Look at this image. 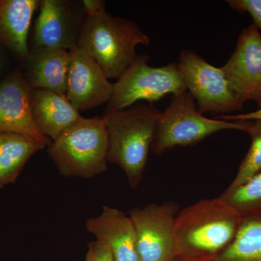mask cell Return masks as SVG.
<instances>
[{
	"instance_id": "cell-13",
	"label": "cell",
	"mask_w": 261,
	"mask_h": 261,
	"mask_svg": "<svg viewBox=\"0 0 261 261\" xmlns=\"http://www.w3.org/2000/svg\"><path fill=\"white\" fill-rule=\"evenodd\" d=\"M86 228L107 245L115 261H141L135 226L123 211L104 205L100 214L86 221Z\"/></svg>"
},
{
	"instance_id": "cell-22",
	"label": "cell",
	"mask_w": 261,
	"mask_h": 261,
	"mask_svg": "<svg viewBox=\"0 0 261 261\" xmlns=\"http://www.w3.org/2000/svg\"><path fill=\"white\" fill-rule=\"evenodd\" d=\"M85 261H115L110 249L106 244L95 240L88 244Z\"/></svg>"
},
{
	"instance_id": "cell-6",
	"label": "cell",
	"mask_w": 261,
	"mask_h": 261,
	"mask_svg": "<svg viewBox=\"0 0 261 261\" xmlns=\"http://www.w3.org/2000/svg\"><path fill=\"white\" fill-rule=\"evenodd\" d=\"M148 60L146 55L137 56L113 84L112 96L103 115L126 109L138 101L152 104L168 94L173 95L187 90L177 63L152 67L147 64Z\"/></svg>"
},
{
	"instance_id": "cell-12",
	"label": "cell",
	"mask_w": 261,
	"mask_h": 261,
	"mask_svg": "<svg viewBox=\"0 0 261 261\" xmlns=\"http://www.w3.org/2000/svg\"><path fill=\"white\" fill-rule=\"evenodd\" d=\"M70 63L65 96L78 111L93 109L109 102L113 84L82 47L70 50Z\"/></svg>"
},
{
	"instance_id": "cell-19",
	"label": "cell",
	"mask_w": 261,
	"mask_h": 261,
	"mask_svg": "<svg viewBox=\"0 0 261 261\" xmlns=\"http://www.w3.org/2000/svg\"><path fill=\"white\" fill-rule=\"evenodd\" d=\"M219 197L242 217L261 215V171L241 186L226 189Z\"/></svg>"
},
{
	"instance_id": "cell-15",
	"label": "cell",
	"mask_w": 261,
	"mask_h": 261,
	"mask_svg": "<svg viewBox=\"0 0 261 261\" xmlns=\"http://www.w3.org/2000/svg\"><path fill=\"white\" fill-rule=\"evenodd\" d=\"M38 0H0V44L22 64L28 58V35Z\"/></svg>"
},
{
	"instance_id": "cell-17",
	"label": "cell",
	"mask_w": 261,
	"mask_h": 261,
	"mask_svg": "<svg viewBox=\"0 0 261 261\" xmlns=\"http://www.w3.org/2000/svg\"><path fill=\"white\" fill-rule=\"evenodd\" d=\"M45 147L20 134H0V188L14 183L31 157Z\"/></svg>"
},
{
	"instance_id": "cell-7",
	"label": "cell",
	"mask_w": 261,
	"mask_h": 261,
	"mask_svg": "<svg viewBox=\"0 0 261 261\" xmlns=\"http://www.w3.org/2000/svg\"><path fill=\"white\" fill-rule=\"evenodd\" d=\"M177 65L187 90L201 114L226 116L243 109L244 104L233 92L222 68L190 49L181 51Z\"/></svg>"
},
{
	"instance_id": "cell-3",
	"label": "cell",
	"mask_w": 261,
	"mask_h": 261,
	"mask_svg": "<svg viewBox=\"0 0 261 261\" xmlns=\"http://www.w3.org/2000/svg\"><path fill=\"white\" fill-rule=\"evenodd\" d=\"M149 43L148 36L135 22L106 12L87 17L78 46L97 62L108 80H118L137 59L136 47L149 46Z\"/></svg>"
},
{
	"instance_id": "cell-9",
	"label": "cell",
	"mask_w": 261,
	"mask_h": 261,
	"mask_svg": "<svg viewBox=\"0 0 261 261\" xmlns=\"http://www.w3.org/2000/svg\"><path fill=\"white\" fill-rule=\"evenodd\" d=\"M240 102L261 108V35L253 23L243 29L236 47L221 67Z\"/></svg>"
},
{
	"instance_id": "cell-14",
	"label": "cell",
	"mask_w": 261,
	"mask_h": 261,
	"mask_svg": "<svg viewBox=\"0 0 261 261\" xmlns=\"http://www.w3.org/2000/svg\"><path fill=\"white\" fill-rule=\"evenodd\" d=\"M70 63V51L32 47L22 68L31 89H45L65 95Z\"/></svg>"
},
{
	"instance_id": "cell-8",
	"label": "cell",
	"mask_w": 261,
	"mask_h": 261,
	"mask_svg": "<svg viewBox=\"0 0 261 261\" xmlns=\"http://www.w3.org/2000/svg\"><path fill=\"white\" fill-rule=\"evenodd\" d=\"M179 211L177 202L169 200L128 211L141 261H168L175 255V219Z\"/></svg>"
},
{
	"instance_id": "cell-4",
	"label": "cell",
	"mask_w": 261,
	"mask_h": 261,
	"mask_svg": "<svg viewBox=\"0 0 261 261\" xmlns=\"http://www.w3.org/2000/svg\"><path fill=\"white\" fill-rule=\"evenodd\" d=\"M108 152L107 128L102 117H82L51 140L47 149L62 176L85 179L107 171Z\"/></svg>"
},
{
	"instance_id": "cell-21",
	"label": "cell",
	"mask_w": 261,
	"mask_h": 261,
	"mask_svg": "<svg viewBox=\"0 0 261 261\" xmlns=\"http://www.w3.org/2000/svg\"><path fill=\"white\" fill-rule=\"evenodd\" d=\"M226 3L239 13H248L261 35V0H228Z\"/></svg>"
},
{
	"instance_id": "cell-24",
	"label": "cell",
	"mask_w": 261,
	"mask_h": 261,
	"mask_svg": "<svg viewBox=\"0 0 261 261\" xmlns=\"http://www.w3.org/2000/svg\"><path fill=\"white\" fill-rule=\"evenodd\" d=\"M219 119L224 121H247L250 120H261V108H258L254 112L247 113H240L236 115H226V116H218Z\"/></svg>"
},
{
	"instance_id": "cell-10",
	"label": "cell",
	"mask_w": 261,
	"mask_h": 261,
	"mask_svg": "<svg viewBox=\"0 0 261 261\" xmlns=\"http://www.w3.org/2000/svg\"><path fill=\"white\" fill-rule=\"evenodd\" d=\"M31 92L22 68L12 70L1 79L0 134H20L48 147L51 140L43 135L33 119Z\"/></svg>"
},
{
	"instance_id": "cell-2",
	"label": "cell",
	"mask_w": 261,
	"mask_h": 261,
	"mask_svg": "<svg viewBox=\"0 0 261 261\" xmlns=\"http://www.w3.org/2000/svg\"><path fill=\"white\" fill-rule=\"evenodd\" d=\"M160 113L153 105L141 102L102 116L109 142L108 162L123 170L132 189L143 177Z\"/></svg>"
},
{
	"instance_id": "cell-5",
	"label": "cell",
	"mask_w": 261,
	"mask_h": 261,
	"mask_svg": "<svg viewBox=\"0 0 261 261\" xmlns=\"http://www.w3.org/2000/svg\"><path fill=\"white\" fill-rule=\"evenodd\" d=\"M250 122L210 119L197 110L188 91L173 94L167 108L160 113L151 149L157 155L176 147L193 145L224 130L247 132Z\"/></svg>"
},
{
	"instance_id": "cell-23",
	"label": "cell",
	"mask_w": 261,
	"mask_h": 261,
	"mask_svg": "<svg viewBox=\"0 0 261 261\" xmlns=\"http://www.w3.org/2000/svg\"><path fill=\"white\" fill-rule=\"evenodd\" d=\"M82 8L87 17H97L106 13V1L103 0H84Z\"/></svg>"
},
{
	"instance_id": "cell-20",
	"label": "cell",
	"mask_w": 261,
	"mask_h": 261,
	"mask_svg": "<svg viewBox=\"0 0 261 261\" xmlns=\"http://www.w3.org/2000/svg\"><path fill=\"white\" fill-rule=\"evenodd\" d=\"M247 133L251 137V145L227 189L241 186L261 171V120L250 122Z\"/></svg>"
},
{
	"instance_id": "cell-16",
	"label": "cell",
	"mask_w": 261,
	"mask_h": 261,
	"mask_svg": "<svg viewBox=\"0 0 261 261\" xmlns=\"http://www.w3.org/2000/svg\"><path fill=\"white\" fill-rule=\"evenodd\" d=\"M31 109L37 128L51 140L83 117L66 96L45 89H32Z\"/></svg>"
},
{
	"instance_id": "cell-25",
	"label": "cell",
	"mask_w": 261,
	"mask_h": 261,
	"mask_svg": "<svg viewBox=\"0 0 261 261\" xmlns=\"http://www.w3.org/2000/svg\"><path fill=\"white\" fill-rule=\"evenodd\" d=\"M5 48L0 44V78L5 74L6 70H8V57L5 54Z\"/></svg>"
},
{
	"instance_id": "cell-18",
	"label": "cell",
	"mask_w": 261,
	"mask_h": 261,
	"mask_svg": "<svg viewBox=\"0 0 261 261\" xmlns=\"http://www.w3.org/2000/svg\"><path fill=\"white\" fill-rule=\"evenodd\" d=\"M216 261H261V215L243 217L236 238Z\"/></svg>"
},
{
	"instance_id": "cell-1",
	"label": "cell",
	"mask_w": 261,
	"mask_h": 261,
	"mask_svg": "<svg viewBox=\"0 0 261 261\" xmlns=\"http://www.w3.org/2000/svg\"><path fill=\"white\" fill-rule=\"evenodd\" d=\"M242 220L219 197L185 207L175 219V254L216 260L236 238Z\"/></svg>"
},
{
	"instance_id": "cell-11",
	"label": "cell",
	"mask_w": 261,
	"mask_h": 261,
	"mask_svg": "<svg viewBox=\"0 0 261 261\" xmlns=\"http://www.w3.org/2000/svg\"><path fill=\"white\" fill-rule=\"evenodd\" d=\"M36 20L32 47L71 50L78 46L82 15L66 0H42Z\"/></svg>"
}]
</instances>
